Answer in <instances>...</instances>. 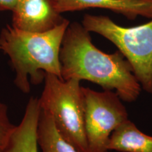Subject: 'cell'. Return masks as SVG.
<instances>
[{"label": "cell", "instance_id": "cell-3", "mask_svg": "<svg viewBox=\"0 0 152 152\" xmlns=\"http://www.w3.org/2000/svg\"><path fill=\"white\" fill-rule=\"evenodd\" d=\"M80 80L61 79L47 73L39 99L42 109L52 115L57 130L80 152H88L85 128V104Z\"/></svg>", "mask_w": 152, "mask_h": 152}, {"label": "cell", "instance_id": "cell-1", "mask_svg": "<svg viewBox=\"0 0 152 152\" xmlns=\"http://www.w3.org/2000/svg\"><path fill=\"white\" fill-rule=\"evenodd\" d=\"M63 80L75 78L113 90L123 102L137 99L142 87L130 63L119 51L106 54L93 44L90 33L77 22L70 23L60 50Z\"/></svg>", "mask_w": 152, "mask_h": 152}, {"label": "cell", "instance_id": "cell-12", "mask_svg": "<svg viewBox=\"0 0 152 152\" xmlns=\"http://www.w3.org/2000/svg\"><path fill=\"white\" fill-rule=\"evenodd\" d=\"M17 0H0V11H13Z\"/></svg>", "mask_w": 152, "mask_h": 152}, {"label": "cell", "instance_id": "cell-5", "mask_svg": "<svg viewBox=\"0 0 152 152\" xmlns=\"http://www.w3.org/2000/svg\"><path fill=\"white\" fill-rule=\"evenodd\" d=\"M85 128L88 152H109L112 132L128 120V113L115 91L97 92L83 87Z\"/></svg>", "mask_w": 152, "mask_h": 152}, {"label": "cell", "instance_id": "cell-8", "mask_svg": "<svg viewBox=\"0 0 152 152\" xmlns=\"http://www.w3.org/2000/svg\"><path fill=\"white\" fill-rule=\"evenodd\" d=\"M40 111L39 99L30 98L21 121L15 126L1 152H38L37 128Z\"/></svg>", "mask_w": 152, "mask_h": 152}, {"label": "cell", "instance_id": "cell-4", "mask_svg": "<svg viewBox=\"0 0 152 152\" xmlns=\"http://www.w3.org/2000/svg\"><path fill=\"white\" fill-rule=\"evenodd\" d=\"M82 25L117 47L130 63L142 89L152 94V20L134 27H123L109 16L85 14Z\"/></svg>", "mask_w": 152, "mask_h": 152}, {"label": "cell", "instance_id": "cell-9", "mask_svg": "<svg viewBox=\"0 0 152 152\" xmlns=\"http://www.w3.org/2000/svg\"><path fill=\"white\" fill-rule=\"evenodd\" d=\"M107 148L120 152H152V136L144 134L128 119L112 132Z\"/></svg>", "mask_w": 152, "mask_h": 152}, {"label": "cell", "instance_id": "cell-6", "mask_svg": "<svg viewBox=\"0 0 152 152\" xmlns=\"http://www.w3.org/2000/svg\"><path fill=\"white\" fill-rule=\"evenodd\" d=\"M13 12V27L30 32H45L64 21L56 0H17Z\"/></svg>", "mask_w": 152, "mask_h": 152}, {"label": "cell", "instance_id": "cell-2", "mask_svg": "<svg viewBox=\"0 0 152 152\" xmlns=\"http://www.w3.org/2000/svg\"><path fill=\"white\" fill-rule=\"evenodd\" d=\"M70 21L67 19L45 32H30L7 26L0 33V50L9 57L14 84L28 94L30 85L45 80L47 73L61 75L60 50Z\"/></svg>", "mask_w": 152, "mask_h": 152}, {"label": "cell", "instance_id": "cell-11", "mask_svg": "<svg viewBox=\"0 0 152 152\" xmlns=\"http://www.w3.org/2000/svg\"><path fill=\"white\" fill-rule=\"evenodd\" d=\"M15 126L9 119L7 105L0 102V152L8 143Z\"/></svg>", "mask_w": 152, "mask_h": 152}, {"label": "cell", "instance_id": "cell-10", "mask_svg": "<svg viewBox=\"0 0 152 152\" xmlns=\"http://www.w3.org/2000/svg\"><path fill=\"white\" fill-rule=\"evenodd\" d=\"M37 140L42 152H80L60 134L52 115L42 109L37 124Z\"/></svg>", "mask_w": 152, "mask_h": 152}, {"label": "cell", "instance_id": "cell-7", "mask_svg": "<svg viewBox=\"0 0 152 152\" xmlns=\"http://www.w3.org/2000/svg\"><path fill=\"white\" fill-rule=\"evenodd\" d=\"M56 4L61 14L96 8L107 9L129 20L138 16L152 19V0H56Z\"/></svg>", "mask_w": 152, "mask_h": 152}]
</instances>
